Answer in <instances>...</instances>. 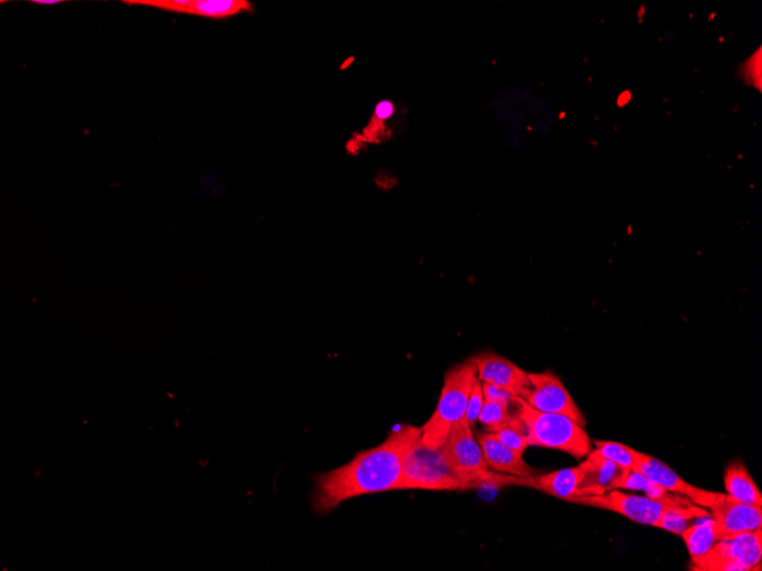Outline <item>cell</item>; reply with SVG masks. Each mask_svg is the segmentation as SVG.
Masks as SVG:
<instances>
[{
    "label": "cell",
    "instance_id": "3957f363",
    "mask_svg": "<svg viewBox=\"0 0 762 571\" xmlns=\"http://www.w3.org/2000/svg\"><path fill=\"white\" fill-rule=\"evenodd\" d=\"M464 482L441 449L422 442V427L414 426L404 449L400 491H463Z\"/></svg>",
    "mask_w": 762,
    "mask_h": 571
},
{
    "label": "cell",
    "instance_id": "2e32d148",
    "mask_svg": "<svg viewBox=\"0 0 762 571\" xmlns=\"http://www.w3.org/2000/svg\"><path fill=\"white\" fill-rule=\"evenodd\" d=\"M680 536L685 541L687 550L692 559L706 555L714 545L726 538L720 522L712 517L696 521Z\"/></svg>",
    "mask_w": 762,
    "mask_h": 571
},
{
    "label": "cell",
    "instance_id": "cb8c5ba5",
    "mask_svg": "<svg viewBox=\"0 0 762 571\" xmlns=\"http://www.w3.org/2000/svg\"><path fill=\"white\" fill-rule=\"evenodd\" d=\"M33 4L37 5H58L61 4V0H33Z\"/></svg>",
    "mask_w": 762,
    "mask_h": 571
},
{
    "label": "cell",
    "instance_id": "5b68a950",
    "mask_svg": "<svg viewBox=\"0 0 762 571\" xmlns=\"http://www.w3.org/2000/svg\"><path fill=\"white\" fill-rule=\"evenodd\" d=\"M688 497L666 493L662 497L625 494L618 489L599 496H575L568 502L622 514L640 525L656 527L663 513Z\"/></svg>",
    "mask_w": 762,
    "mask_h": 571
},
{
    "label": "cell",
    "instance_id": "5bb4252c",
    "mask_svg": "<svg viewBox=\"0 0 762 571\" xmlns=\"http://www.w3.org/2000/svg\"><path fill=\"white\" fill-rule=\"evenodd\" d=\"M476 439L480 443L486 462L492 471L517 475L521 479L536 477L539 474L524 461L521 454L505 446L494 433H480Z\"/></svg>",
    "mask_w": 762,
    "mask_h": 571
},
{
    "label": "cell",
    "instance_id": "ffe728a7",
    "mask_svg": "<svg viewBox=\"0 0 762 571\" xmlns=\"http://www.w3.org/2000/svg\"><path fill=\"white\" fill-rule=\"evenodd\" d=\"M500 442L505 446L518 451V454H524L529 445L527 426L524 425L521 420L516 415L512 423L504 427V430L494 433Z\"/></svg>",
    "mask_w": 762,
    "mask_h": 571
},
{
    "label": "cell",
    "instance_id": "8fae6325",
    "mask_svg": "<svg viewBox=\"0 0 762 571\" xmlns=\"http://www.w3.org/2000/svg\"><path fill=\"white\" fill-rule=\"evenodd\" d=\"M706 509L720 522L725 539L754 532L762 526V507L738 502L728 494L712 492Z\"/></svg>",
    "mask_w": 762,
    "mask_h": 571
},
{
    "label": "cell",
    "instance_id": "277c9868",
    "mask_svg": "<svg viewBox=\"0 0 762 571\" xmlns=\"http://www.w3.org/2000/svg\"><path fill=\"white\" fill-rule=\"evenodd\" d=\"M478 371L466 361L448 370L435 412L422 426V442L428 447L441 449L455 423L465 419L469 395Z\"/></svg>",
    "mask_w": 762,
    "mask_h": 571
},
{
    "label": "cell",
    "instance_id": "52a82bcc",
    "mask_svg": "<svg viewBox=\"0 0 762 571\" xmlns=\"http://www.w3.org/2000/svg\"><path fill=\"white\" fill-rule=\"evenodd\" d=\"M517 397L532 409L544 413H556L575 420L586 427V418L562 380L552 371L529 373Z\"/></svg>",
    "mask_w": 762,
    "mask_h": 571
},
{
    "label": "cell",
    "instance_id": "ba28073f",
    "mask_svg": "<svg viewBox=\"0 0 762 571\" xmlns=\"http://www.w3.org/2000/svg\"><path fill=\"white\" fill-rule=\"evenodd\" d=\"M762 531L743 533L720 541L700 558L692 559L695 570H761Z\"/></svg>",
    "mask_w": 762,
    "mask_h": 571
},
{
    "label": "cell",
    "instance_id": "7c38bea8",
    "mask_svg": "<svg viewBox=\"0 0 762 571\" xmlns=\"http://www.w3.org/2000/svg\"><path fill=\"white\" fill-rule=\"evenodd\" d=\"M468 361L475 365L481 383L502 388L514 396H517L528 376L527 371L494 352H480Z\"/></svg>",
    "mask_w": 762,
    "mask_h": 571
},
{
    "label": "cell",
    "instance_id": "30bf717a",
    "mask_svg": "<svg viewBox=\"0 0 762 571\" xmlns=\"http://www.w3.org/2000/svg\"><path fill=\"white\" fill-rule=\"evenodd\" d=\"M579 467L580 479L575 496H599L625 488L632 471L605 459L597 450H591Z\"/></svg>",
    "mask_w": 762,
    "mask_h": 571
},
{
    "label": "cell",
    "instance_id": "44dd1931",
    "mask_svg": "<svg viewBox=\"0 0 762 571\" xmlns=\"http://www.w3.org/2000/svg\"><path fill=\"white\" fill-rule=\"evenodd\" d=\"M594 446H597L594 450L605 459L632 470L635 460L631 447L620 443L601 440H594Z\"/></svg>",
    "mask_w": 762,
    "mask_h": 571
},
{
    "label": "cell",
    "instance_id": "e0dca14e",
    "mask_svg": "<svg viewBox=\"0 0 762 571\" xmlns=\"http://www.w3.org/2000/svg\"><path fill=\"white\" fill-rule=\"evenodd\" d=\"M725 489L738 502L762 507V496L742 460L732 462L725 471Z\"/></svg>",
    "mask_w": 762,
    "mask_h": 571
},
{
    "label": "cell",
    "instance_id": "4fadbf2b",
    "mask_svg": "<svg viewBox=\"0 0 762 571\" xmlns=\"http://www.w3.org/2000/svg\"><path fill=\"white\" fill-rule=\"evenodd\" d=\"M632 456L635 460L632 471L644 475L646 479L665 491L684 495L697 506L700 505L705 489L689 485L671 467L649 455L632 448Z\"/></svg>",
    "mask_w": 762,
    "mask_h": 571
},
{
    "label": "cell",
    "instance_id": "ac0fdd59",
    "mask_svg": "<svg viewBox=\"0 0 762 571\" xmlns=\"http://www.w3.org/2000/svg\"><path fill=\"white\" fill-rule=\"evenodd\" d=\"M708 517H711L710 511H708L705 508L697 506L695 502L690 501L689 498H687L686 501L674 506L669 510H666L659 521L656 527L666 532L681 535L689 526H692L697 520Z\"/></svg>",
    "mask_w": 762,
    "mask_h": 571
},
{
    "label": "cell",
    "instance_id": "8992f818",
    "mask_svg": "<svg viewBox=\"0 0 762 571\" xmlns=\"http://www.w3.org/2000/svg\"><path fill=\"white\" fill-rule=\"evenodd\" d=\"M442 450L452 468L460 475L463 491L493 486L495 472L488 467L482 447L465 419L452 426Z\"/></svg>",
    "mask_w": 762,
    "mask_h": 571
},
{
    "label": "cell",
    "instance_id": "603a6c76",
    "mask_svg": "<svg viewBox=\"0 0 762 571\" xmlns=\"http://www.w3.org/2000/svg\"><path fill=\"white\" fill-rule=\"evenodd\" d=\"M482 389L486 400L503 404V406L512 408L515 396L511 393L486 383H482Z\"/></svg>",
    "mask_w": 762,
    "mask_h": 571
},
{
    "label": "cell",
    "instance_id": "6da1fadb",
    "mask_svg": "<svg viewBox=\"0 0 762 571\" xmlns=\"http://www.w3.org/2000/svg\"><path fill=\"white\" fill-rule=\"evenodd\" d=\"M414 425L404 424L377 447L360 451L347 464L317 475L312 495L316 514H329L348 499L400 491L404 449Z\"/></svg>",
    "mask_w": 762,
    "mask_h": 571
},
{
    "label": "cell",
    "instance_id": "7a4b0ae2",
    "mask_svg": "<svg viewBox=\"0 0 762 571\" xmlns=\"http://www.w3.org/2000/svg\"><path fill=\"white\" fill-rule=\"evenodd\" d=\"M514 413L527 426L530 446L564 451L577 460H583L592 450L591 439L585 427L568 417L537 411L515 396Z\"/></svg>",
    "mask_w": 762,
    "mask_h": 571
},
{
    "label": "cell",
    "instance_id": "9c48e42d",
    "mask_svg": "<svg viewBox=\"0 0 762 571\" xmlns=\"http://www.w3.org/2000/svg\"><path fill=\"white\" fill-rule=\"evenodd\" d=\"M123 3L128 7H149L164 12L210 20H226L255 11L253 3L248 0H124Z\"/></svg>",
    "mask_w": 762,
    "mask_h": 571
},
{
    "label": "cell",
    "instance_id": "d6986e66",
    "mask_svg": "<svg viewBox=\"0 0 762 571\" xmlns=\"http://www.w3.org/2000/svg\"><path fill=\"white\" fill-rule=\"evenodd\" d=\"M516 414L511 408L494 401H484L479 422L486 427L488 433H497L509 425Z\"/></svg>",
    "mask_w": 762,
    "mask_h": 571
},
{
    "label": "cell",
    "instance_id": "9a60e30c",
    "mask_svg": "<svg viewBox=\"0 0 762 571\" xmlns=\"http://www.w3.org/2000/svg\"><path fill=\"white\" fill-rule=\"evenodd\" d=\"M580 479V467L563 469L536 477L521 479L512 475L511 486L527 487L552 495L565 501L576 495Z\"/></svg>",
    "mask_w": 762,
    "mask_h": 571
},
{
    "label": "cell",
    "instance_id": "7402d4cb",
    "mask_svg": "<svg viewBox=\"0 0 762 571\" xmlns=\"http://www.w3.org/2000/svg\"><path fill=\"white\" fill-rule=\"evenodd\" d=\"M484 401L486 399L483 395L482 383L480 380H478L476 381V384L474 385L469 395L465 415V420L467 421L471 430L475 426V424L479 422Z\"/></svg>",
    "mask_w": 762,
    "mask_h": 571
}]
</instances>
